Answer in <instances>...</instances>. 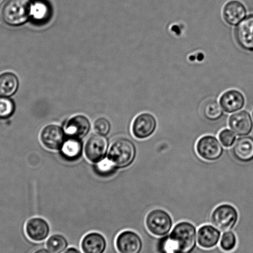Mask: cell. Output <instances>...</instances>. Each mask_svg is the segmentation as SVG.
Returning <instances> with one entry per match:
<instances>
[{"label": "cell", "mask_w": 253, "mask_h": 253, "mask_svg": "<svg viewBox=\"0 0 253 253\" xmlns=\"http://www.w3.org/2000/svg\"><path fill=\"white\" fill-rule=\"evenodd\" d=\"M238 220V213L234 206L223 204L217 206L211 215V223L222 232L232 230Z\"/></svg>", "instance_id": "5b68a950"}, {"label": "cell", "mask_w": 253, "mask_h": 253, "mask_svg": "<svg viewBox=\"0 0 253 253\" xmlns=\"http://www.w3.org/2000/svg\"><path fill=\"white\" fill-rule=\"evenodd\" d=\"M219 104L223 111L232 114L244 107L245 99L239 90L232 89L227 90L221 95Z\"/></svg>", "instance_id": "d6986e66"}, {"label": "cell", "mask_w": 253, "mask_h": 253, "mask_svg": "<svg viewBox=\"0 0 253 253\" xmlns=\"http://www.w3.org/2000/svg\"><path fill=\"white\" fill-rule=\"evenodd\" d=\"M62 253H83L82 251L76 247H74V246H71V247H69L67 249H66L65 252Z\"/></svg>", "instance_id": "f546056e"}, {"label": "cell", "mask_w": 253, "mask_h": 253, "mask_svg": "<svg viewBox=\"0 0 253 253\" xmlns=\"http://www.w3.org/2000/svg\"><path fill=\"white\" fill-rule=\"evenodd\" d=\"M223 18L230 26H237L247 16V9L242 2L232 0L227 2L223 7Z\"/></svg>", "instance_id": "2e32d148"}, {"label": "cell", "mask_w": 253, "mask_h": 253, "mask_svg": "<svg viewBox=\"0 0 253 253\" xmlns=\"http://www.w3.org/2000/svg\"><path fill=\"white\" fill-rule=\"evenodd\" d=\"M235 36L241 47L253 51V15L247 17L238 24Z\"/></svg>", "instance_id": "9a60e30c"}, {"label": "cell", "mask_w": 253, "mask_h": 253, "mask_svg": "<svg viewBox=\"0 0 253 253\" xmlns=\"http://www.w3.org/2000/svg\"><path fill=\"white\" fill-rule=\"evenodd\" d=\"M30 0H4L0 6V19L9 26L26 23L30 16Z\"/></svg>", "instance_id": "7a4b0ae2"}, {"label": "cell", "mask_w": 253, "mask_h": 253, "mask_svg": "<svg viewBox=\"0 0 253 253\" xmlns=\"http://www.w3.org/2000/svg\"><path fill=\"white\" fill-rule=\"evenodd\" d=\"M198 156L206 161H217L222 156L223 149L218 139L211 135L203 136L196 146Z\"/></svg>", "instance_id": "52a82bcc"}, {"label": "cell", "mask_w": 253, "mask_h": 253, "mask_svg": "<svg viewBox=\"0 0 253 253\" xmlns=\"http://www.w3.org/2000/svg\"><path fill=\"white\" fill-rule=\"evenodd\" d=\"M27 237L32 242L41 243L47 239L50 233V225L41 217H33L27 221L25 225Z\"/></svg>", "instance_id": "8fae6325"}, {"label": "cell", "mask_w": 253, "mask_h": 253, "mask_svg": "<svg viewBox=\"0 0 253 253\" xmlns=\"http://www.w3.org/2000/svg\"><path fill=\"white\" fill-rule=\"evenodd\" d=\"M220 238V231L212 225L201 226L197 232V243L203 249L211 250L217 247Z\"/></svg>", "instance_id": "e0dca14e"}, {"label": "cell", "mask_w": 253, "mask_h": 253, "mask_svg": "<svg viewBox=\"0 0 253 253\" xmlns=\"http://www.w3.org/2000/svg\"><path fill=\"white\" fill-rule=\"evenodd\" d=\"M252 117H253V113H252Z\"/></svg>", "instance_id": "1f68e13d"}, {"label": "cell", "mask_w": 253, "mask_h": 253, "mask_svg": "<svg viewBox=\"0 0 253 253\" xmlns=\"http://www.w3.org/2000/svg\"><path fill=\"white\" fill-rule=\"evenodd\" d=\"M228 125L231 130L238 136H248L253 128L252 118L249 113L245 110L231 115Z\"/></svg>", "instance_id": "4fadbf2b"}, {"label": "cell", "mask_w": 253, "mask_h": 253, "mask_svg": "<svg viewBox=\"0 0 253 253\" xmlns=\"http://www.w3.org/2000/svg\"><path fill=\"white\" fill-rule=\"evenodd\" d=\"M94 129L95 133L107 136L111 130L110 123L105 118H99L94 123Z\"/></svg>", "instance_id": "f1b7e54d"}, {"label": "cell", "mask_w": 253, "mask_h": 253, "mask_svg": "<svg viewBox=\"0 0 253 253\" xmlns=\"http://www.w3.org/2000/svg\"><path fill=\"white\" fill-rule=\"evenodd\" d=\"M203 115L210 121H217L223 116V109L215 100H210L203 107Z\"/></svg>", "instance_id": "cb8c5ba5"}, {"label": "cell", "mask_w": 253, "mask_h": 253, "mask_svg": "<svg viewBox=\"0 0 253 253\" xmlns=\"http://www.w3.org/2000/svg\"><path fill=\"white\" fill-rule=\"evenodd\" d=\"M107 248L106 238L99 232L87 233L81 240L80 249L83 253H105Z\"/></svg>", "instance_id": "7c38bea8"}, {"label": "cell", "mask_w": 253, "mask_h": 253, "mask_svg": "<svg viewBox=\"0 0 253 253\" xmlns=\"http://www.w3.org/2000/svg\"><path fill=\"white\" fill-rule=\"evenodd\" d=\"M197 244L195 226L188 222L177 223L170 234L159 240L160 253H191Z\"/></svg>", "instance_id": "6da1fadb"}, {"label": "cell", "mask_w": 253, "mask_h": 253, "mask_svg": "<svg viewBox=\"0 0 253 253\" xmlns=\"http://www.w3.org/2000/svg\"><path fill=\"white\" fill-rule=\"evenodd\" d=\"M32 253H52L50 252L48 249H46V248L41 247L38 248L34 251V252Z\"/></svg>", "instance_id": "4dcf8cb0"}, {"label": "cell", "mask_w": 253, "mask_h": 253, "mask_svg": "<svg viewBox=\"0 0 253 253\" xmlns=\"http://www.w3.org/2000/svg\"><path fill=\"white\" fill-rule=\"evenodd\" d=\"M136 154V147L134 142L125 137H120L112 142L107 157L118 169H123L133 163Z\"/></svg>", "instance_id": "3957f363"}, {"label": "cell", "mask_w": 253, "mask_h": 253, "mask_svg": "<svg viewBox=\"0 0 253 253\" xmlns=\"http://www.w3.org/2000/svg\"><path fill=\"white\" fill-rule=\"evenodd\" d=\"M50 13V6L43 0H36L31 3L30 16L36 23H42L47 21Z\"/></svg>", "instance_id": "7402d4cb"}, {"label": "cell", "mask_w": 253, "mask_h": 253, "mask_svg": "<svg viewBox=\"0 0 253 253\" xmlns=\"http://www.w3.org/2000/svg\"><path fill=\"white\" fill-rule=\"evenodd\" d=\"M118 170L119 169L107 157L94 166L95 172L101 177H110L115 175Z\"/></svg>", "instance_id": "d4e9b609"}, {"label": "cell", "mask_w": 253, "mask_h": 253, "mask_svg": "<svg viewBox=\"0 0 253 253\" xmlns=\"http://www.w3.org/2000/svg\"><path fill=\"white\" fill-rule=\"evenodd\" d=\"M157 123L156 118L149 113H143L134 120L132 133L137 139H146L156 131Z\"/></svg>", "instance_id": "30bf717a"}, {"label": "cell", "mask_w": 253, "mask_h": 253, "mask_svg": "<svg viewBox=\"0 0 253 253\" xmlns=\"http://www.w3.org/2000/svg\"><path fill=\"white\" fill-rule=\"evenodd\" d=\"M15 110L13 100L6 97H0V119H6L10 117Z\"/></svg>", "instance_id": "4316f807"}, {"label": "cell", "mask_w": 253, "mask_h": 253, "mask_svg": "<svg viewBox=\"0 0 253 253\" xmlns=\"http://www.w3.org/2000/svg\"><path fill=\"white\" fill-rule=\"evenodd\" d=\"M237 135L232 130L224 129L218 134V140L223 147H231L234 145L237 140Z\"/></svg>", "instance_id": "83f0119b"}, {"label": "cell", "mask_w": 253, "mask_h": 253, "mask_svg": "<svg viewBox=\"0 0 253 253\" xmlns=\"http://www.w3.org/2000/svg\"><path fill=\"white\" fill-rule=\"evenodd\" d=\"M82 139L67 137L60 150V156L68 162H75L82 157L84 152Z\"/></svg>", "instance_id": "ffe728a7"}, {"label": "cell", "mask_w": 253, "mask_h": 253, "mask_svg": "<svg viewBox=\"0 0 253 253\" xmlns=\"http://www.w3.org/2000/svg\"><path fill=\"white\" fill-rule=\"evenodd\" d=\"M219 245L221 250L224 252L230 253L233 252L237 247V236L232 231H226L221 236Z\"/></svg>", "instance_id": "484cf974"}, {"label": "cell", "mask_w": 253, "mask_h": 253, "mask_svg": "<svg viewBox=\"0 0 253 253\" xmlns=\"http://www.w3.org/2000/svg\"><path fill=\"white\" fill-rule=\"evenodd\" d=\"M18 86V79L14 73L6 72L0 75V96H11L15 94Z\"/></svg>", "instance_id": "44dd1931"}, {"label": "cell", "mask_w": 253, "mask_h": 253, "mask_svg": "<svg viewBox=\"0 0 253 253\" xmlns=\"http://www.w3.org/2000/svg\"><path fill=\"white\" fill-rule=\"evenodd\" d=\"M115 248L119 253H141L143 249L142 238L132 230H124L117 235Z\"/></svg>", "instance_id": "9c48e42d"}, {"label": "cell", "mask_w": 253, "mask_h": 253, "mask_svg": "<svg viewBox=\"0 0 253 253\" xmlns=\"http://www.w3.org/2000/svg\"><path fill=\"white\" fill-rule=\"evenodd\" d=\"M45 246L51 253H62L70 247V243L65 236L56 233L46 239Z\"/></svg>", "instance_id": "603a6c76"}, {"label": "cell", "mask_w": 253, "mask_h": 253, "mask_svg": "<svg viewBox=\"0 0 253 253\" xmlns=\"http://www.w3.org/2000/svg\"><path fill=\"white\" fill-rule=\"evenodd\" d=\"M67 137L65 129L57 125H48L40 133V141L43 147L52 151H60Z\"/></svg>", "instance_id": "ba28073f"}, {"label": "cell", "mask_w": 253, "mask_h": 253, "mask_svg": "<svg viewBox=\"0 0 253 253\" xmlns=\"http://www.w3.org/2000/svg\"><path fill=\"white\" fill-rule=\"evenodd\" d=\"M91 125L89 119L83 115H76L66 123L65 131L67 137L83 139L89 133Z\"/></svg>", "instance_id": "5bb4252c"}, {"label": "cell", "mask_w": 253, "mask_h": 253, "mask_svg": "<svg viewBox=\"0 0 253 253\" xmlns=\"http://www.w3.org/2000/svg\"><path fill=\"white\" fill-rule=\"evenodd\" d=\"M109 147V141L105 136L93 134L85 142L84 153L88 161L96 164L106 158Z\"/></svg>", "instance_id": "8992f818"}, {"label": "cell", "mask_w": 253, "mask_h": 253, "mask_svg": "<svg viewBox=\"0 0 253 253\" xmlns=\"http://www.w3.org/2000/svg\"><path fill=\"white\" fill-rule=\"evenodd\" d=\"M173 224L171 215L161 209L152 210L146 216L147 230L156 237H163L168 235L172 228Z\"/></svg>", "instance_id": "277c9868"}, {"label": "cell", "mask_w": 253, "mask_h": 253, "mask_svg": "<svg viewBox=\"0 0 253 253\" xmlns=\"http://www.w3.org/2000/svg\"><path fill=\"white\" fill-rule=\"evenodd\" d=\"M232 152L233 157L238 162L248 163L253 161V137H239L233 146Z\"/></svg>", "instance_id": "ac0fdd59"}]
</instances>
